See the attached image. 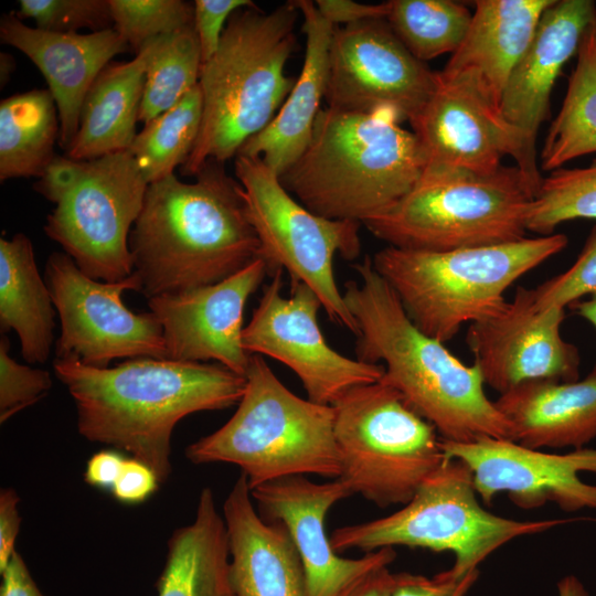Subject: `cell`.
Wrapping results in <instances>:
<instances>
[{"mask_svg":"<svg viewBox=\"0 0 596 596\" xmlns=\"http://www.w3.org/2000/svg\"><path fill=\"white\" fill-rule=\"evenodd\" d=\"M595 15L596 4L592 0H554L542 14L531 44L502 92L499 117L515 138V166L533 199L543 179L536 138L550 114L553 87L564 65L577 54Z\"/></svg>","mask_w":596,"mask_h":596,"instance_id":"18","label":"cell"},{"mask_svg":"<svg viewBox=\"0 0 596 596\" xmlns=\"http://www.w3.org/2000/svg\"><path fill=\"white\" fill-rule=\"evenodd\" d=\"M60 119L49 89H31L0 103V180L41 178L56 157Z\"/></svg>","mask_w":596,"mask_h":596,"instance_id":"30","label":"cell"},{"mask_svg":"<svg viewBox=\"0 0 596 596\" xmlns=\"http://www.w3.org/2000/svg\"><path fill=\"white\" fill-rule=\"evenodd\" d=\"M574 520L521 521L491 513L479 502L468 467L447 459L400 510L338 528L330 540L337 553L395 546L448 551L455 556L449 570L462 577L505 543Z\"/></svg>","mask_w":596,"mask_h":596,"instance_id":"9","label":"cell"},{"mask_svg":"<svg viewBox=\"0 0 596 596\" xmlns=\"http://www.w3.org/2000/svg\"><path fill=\"white\" fill-rule=\"evenodd\" d=\"M567 242L565 234L553 233L447 252L386 246L373 255L372 263L413 323L445 343L465 324L500 312L508 302L505 290L562 252Z\"/></svg>","mask_w":596,"mask_h":596,"instance_id":"6","label":"cell"},{"mask_svg":"<svg viewBox=\"0 0 596 596\" xmlns=\"http://www.w3.org/2000/svg\"><path fill=\"white\" fill-rule=\"evenodd\" d=\"M446 459L465 464L479 499L487 505L505 493L519 508L554 503L566 512L596 509V486L579 473H596V448L565 454L529 448L519 443L485 437L469 443L441 440Z\"/></svg>","mask_w":596,"mask_h":596,"instance_id":"16","label":"cell"},{"mask_svg":"<svg viewBox=\"0 0 596 596\" xmlns=\"http://www.w3.org/2000/svg\"><path fill=\"white\" fill-rule=\"evenodd\" d=\"M304 17L306 51L301 72L274 119L249 138L238 155L255 157L283 175L305 152L326 96L329 49L336 26L318 11L313 1L295 0Z\"/></svg>","mask_w":596,"mask_h":596,"instance_id":"25","label":"cell"},{"mask_svg":"<svg viewBox=\"0 0 596 596\" xmlns=\"http://www.w3.org/2000/svg\"><path fill=\"white\" fill-rule=\"evenodd\" d=\"M245 379L233 416L188 446L187 458L196 465H236L251 490L291 476L339 478L332 406L294 394L258 354L251 355Z\"/></svg>","mask_w":596,"mask_h":596,"instance_id":"7","label":"cell"},{"mask_svg":"<svg viewBox=\"0 0 596 596\" xmlns=\"http://www.w3.org/2000/svg\"><path fill=\"white\" fill-rule=\"evenodd\" d=\"M564 308H538L520 286L497 315L468 326L466 343L483 382L499 394L520 384L579 377L578 349L561 336Z\"/></svg>","mask_w":596,"mask_h":596,"instance_id":"17","label":"cell"},{"mask_svg":"<svg viewBox=\"0 0 596 596\" xmlns=\"http://www.w3.org/2000/svg\"><path fill=\"white\" fill-rule=\"evenodd\" d=\"M15 68L14 58L8 53L0 54V83L1 86L6 85L10 78L12 72Z\"/></svg>","mask_w":596,"mask_h":596,"instance_id":"50","label":"cell"},{"mask_svg":"<svg viewBox=\"0 0 596 596\" xmlns=\"http://www.w3.org/2000/svg\"><path fill=\"white\" fill-rule=\"evenodd\" d=\"M228 566L224 518L206 487L200 492L193 522L177 529L168 541L157 596H228Z\"/></svg>","mask_w":596,"mask_h":596,"instance_id":"28","label":"cell"},{"mask_svg":"<svg viewBox=\"0 0 596 596\" xmlns=\"http://www.w3.org/2000/svg\"><path fill=\"white\" fill-rule=\"evenodd\" d=\"M234 172L269 275L287 270L291 283L300 281L317 295L332 322L356 334L358 324L336 281L333 258L339 254L354 260L360 255L361 223L315 214L259 158L236 156Z\"/></svg>","mask_w":596,"mask_h":596,"instance_id":"12","label":"cell"},{"mask_svg":"<svg viewBox=\"0 0 596 596\" xmlns=\"http://www.w3.org/2000/svg\"><path fill=\"white\" fill-rule=\"evenodd\" d=\"M393 585L394 573L384 566L366 575L343 596H391Z\"/></svg>","mask_w":596,"mask_h":596,"instance_id":"47","label":"cell"},{"mask_svg":"<svg viewBox=\"0 0 596 596\" xmlns=\"http://www.w3.org/2000/svg\"><path fill=\"white\" fill-rule=\"evenodd\" d=\"M234 596H307L301 560L286 528L265 520L241 473L223 503Z\"/></svg>","mask_w":596,"mask_h":596,"instance_id":"24","label":"cell"},{"mask_svg":"<svg viewBox=\"0 0 596 596\" xmlns=\"http://www.w3.org/2000/svg\"><path fill=\"white\" fill-rule=\"evenodd\" d=\"M554 0H477L468 31L438 72L476 94L496 115L508 78ZM500 118V117H499Z\"/></svg>","mask_w":596,"mask_h":596,"instance_id":"22","label":"cell"},{"mask_svg":"<svg viewBox=\"0 0 596 596\" xmlns=\"http://www.w3.org/2000/svg\"><path fill=\"white\" fill-rule=\"evenodd\" d=\"M228 596H234V595H233L232 592H231V594H230Z\"/></svg>","mask_w":596,"mask_h":596,"instance_id":"51","label":"cell"},{"mask_svg":"<svg viewBox=\"0 0 596 596\" xmlns=\"http://www.w3.org/2000/svg\"><path fill=\"white\" fill-rule=\"evenodd\" d=\"M437 87V72L417 60L385 19L334 29L329 49L328 107L411 121Z\"/></svg>","mask_w":596,"mask_h":596,"instance_id":"15","label":"cell"},{"mask_svg":"<svg viewBox=\"0 0 596 596\" xmlns=\"http://www.w3.org/2000/svg\"><path fill=\"white\" fill-rule=\"evenodd\" d=\"M533 195L517 166L489 173L425 166L413 188L363 225L387 246L424 252L522 240Z\"/></svg>","mask_w":596,"mask_h":596,"instance_id":"8","label":"cell"},{"mask_svg":"<svg viewBox=\"0 0 596 596\" xmlns=\"http://www.w3.org/2000/svg\"><path fill=\"white\" fill-rule=\"evenodd\" d=\"M33 188L55 205L45 234L84 274L118 281L134 273L129 235L148 183L128 150L91 160L56 155Z\"/></svg>","mask_w":596,"mask_h":596,"instance_id":"10","label":"cell"},{"mask_svg":"<svg viewBox=\"0 0 596 596\" xmlns=\"http://www.w3.org/2000/svg\"><path fill=\"white\" fill-rule=\"evenodd\" d=\"M538 308H565L596 292V225L578 257L565 272L533 288Z\"/></svg>","mask_w":596,"mask_h":596,"instance_id":"39","label":"cell"},{"mask_svg":"<svg viewBox=\"0 0 596 596\" xmlns=\"http://www.w3.org/2000/svg\"><path fill=\"white\" fill-rule=\"evenodd\" d=\"M201 66L194 25L151 40L138 120L149 123L191 92Z\"/></svg>","mask_w":596,"mask_h":596,"instance_id":"34","label":"cell"},{"mask_svg":"<svg viewBox=\"0 0 596 596\" xmlns=\"http://www.w3.org/2000/svg\"><path fill=\"white\" fill-rule=\"evenodd\" d=\"M44 279L61 322L55 359L108 368L115 359L167 358L157 317L136 313L123 301L125 291L141 290L135 273L118 281L96 280L66 253L54 252L46 260Z\"/></svg>","mask_w":596,"mask_h":596,"instance_id":"13","label":"cell"},{"mask_svg":"<svg viewBox=\"0 0 596 596\" xmlns=\"http://www.w3.org/2000/svg\"><path fill=\"white\" fill-rule=\"evenodd\" d=\"M203 111L199 84L137 134L129 152L148 184L174 173L196 142Z\"/></svg>","mask_w":596,"mask_h":596,"instance_id":"32","label":"cell"},{"mask_svg":"<svg viewBox=\"0 0 596 596\" xmlns=\"http://www.w3.org/2000/svg\"><path fill=\"white\" fill-rule=\"evenodd\" d=\"M479 577V570L458 577L450 570L433 577L418 574H394L391 596H466Z\"/></svg>","mask_w":596,"mask_h":596,"instance_id":"41","label":"cell"},{"mask_svg":"<svg viewBox=\"0 0 596 596\" xmlns=\"http://www.w3.org/2000/svg\"><path fill=\"white\" fill-rule=\"evenodd\" d=\"M129 249L147 299L216 284L262 257L242 187L214 160L193 182L173 173L148 184Z\"/></svg>","mask_w":596,"mask_h":596,"instance_id":"3","label":"cell"},{"mask_svg":"<svg viewBox=\"0 0 596 596\" xmlns=\"http://www.w3.org/2000/svg\"><path fill=\"white\" fill-rule=\"evenodd\" d=\"M0 574V596H46L38 587L23 557L17 551Z\"/></svg>","mask_w":596,"mask_h":596,"instance_id":"46","label":"cell"},{"mask_svg":"<svg viewBox=\"0 0 596 596\" xmlns=\"http://www.w3.org/2000/svg\"><path fill=\"white\" fill-rule=\"evenodd\" d=\"M425 166L418 138L390 113L327 107L309 146L279 179L315 214L363 224L401 200Z\"/></svg>","mask_w":596,"mask_h":596,"instance_id":"4","label":"cell"},{"mask_svg":"<svg viewBox=\"0 0 596 596\" xmlns=\"http://www.w3.org/2000/svg\"><path fill=\"white\" fill-rule=\"evenodd\" d=\"M294 1L263 11H235L215 54L201 66L200 132L181 174L195 177L207 161L236 157L277 115L294 87L285 66L296 46Z\"/></svg>","mask_w":596,"mask_h":596,"instance_id":"5","label":"cell"},{"mask_svg":"<svg viewBox=\"0 0 596 596\" xmlns=\"http://www.w3.org/2000/svg\"><path fill=\"white\" fill-rule=\"evenodd\" d=\"M0 40L24 53L45 77L58 113V146L67 152L88 89L129 45L114 28L86 34L49 32L26 25L14 12L2 15Z\"/></svg>","mask_w":596,"mask_h":596,"instance_id":"21","label":"cell"},{"mask_svg":"<svg viewBox=\"0 0 596 596\" xmlns=\"http://www.w3.org/2000/svg\"><path fill=\"white\" fill-rule=\"evenodd\" d=\"M331 406L339 479L377 507L404 505L447 460L436 428L383 379L350 389Z\"/></svg>","mask_w":596,"mask_h":596,"instance_id":"11","label":"cell"},{"mask_svg":"<svg viewBox=\"0 0 596 596\" xmlns=\"http://www.w3.org/2000/svg\"><path fill=\"white\" fill-rule=\"evenodd\" d=\"M193 6L194 29L203 64L217 51L231 15L240 9L256 4L249 0H195Z\"/></svg>","mask_w":596,"mask_h":596,"instance_id":"40","label":"cell"},{"mask_svg":"<svg viewBox=\"0 0 596 596\" xmlns=\"http://www.w3.org/2000/svg\"><path fill=\"white\" fill-rule=\"evenodd\" d=\"M14 11L21 20L32 19L35 28L56 33L98 32L114 28L109 0H20Z\"/></svg>","mask_w":596,"mask_h":596,"instance_id":"37","label":"cell"},{"mask_svg":"<svg viewBox=\"0 0 596 596\" xmlns=\"http://www.w3.org/2000/svg\"><path fill=\"white\" fill-rule=\"evenodd\" d=\"M19 496L13 488L0 491V572L15 552V540L20 530L21 517L18 504Z\"/></svg>","mask_w":596,"mask_h":596,"instance_id":"44","label":"cell"},{"mask_svg":"<svg viewBox=\"0 0 596 596\" xmlns=\"http://www.w3.org/2000/svg\"><path fill=\"white\" fill-rule=\"evenodd\" d=\"M596 220V159L584 168H558L543 177L525 220L528 232L551 235L567 221Z\"/></svg>","mask_w":596,"mask_h":596,"instance_id":"35","label":"cell"},{"mask_svg":"<svg viewBox=\"0 0 596 596\" xmlns=\"http://www.w3.org/2000/svg\"><path fill=\"white\" fill-rule=\"evenodd\" d=\"M352 267L359 280H348L342 294L358 324L356 359L382 364V379L436 428L441 440H512V428L487 396L478 366L465 364L413 323L371 256Z\"/></svg>","mask_w":596,"mask_h":596,"instance_id":"2","label":"cell"},{"mask_svg":"<svg viewBox=\"0 0 596 596\" xmlns=\"http://www.w3.org/2000/svg\"><path fill=\"white\" fill-rule=\"evenodd\" d=\"M576 315L587 320L596 329V292L568 306Z\"/></svg>","mask_w":596,"mask_h":596,"instance_id":"48","label":"cell"},{"mask_svg":"<svg viewBox=\"0 0 596 596\" xmlns=\"http://www.w3.org/2000/svg\"><path fill=\"white\" fill-rule=\"evenodd\" d=\"M386 21L419 61L453 54L461 44L472 12L453 0H391Z\"/></svg>","mask_w":596,"mask_h":596,"instance_id":"33","label":"cell"},{"mask_svg":"<svg viewBox=\"0 0 596 596\" xmlns=\"http://www.w3.org/2000/svg\"><path fill=\"white\" fill-rule=\"evenodd\" d=\"M259 514L279 522L288 531L301 560L307 596H343L373 571L389 566L396 557L394 547L347 558L333 550L326 531L329 510L352 496L339 478L317 483L306 476H291L251 490Z\"/></svg>","mask_w":596,"mask_h":596,"instance_id":"19","label":"cell"},{"mask_svg":"<svg viewBox=\"0 0 596 596\" xmlns=\"http://www.w3.org/2000/svg\"><path fill=\"white\" fill-rule=\"evenodd\" d=\"M315 4L320 14L331 24L348 25L351 23L371 20L386 19L389 3L365 4L351 0H317Z\"/></svg>","mask_w":596,"mask_h":596,"instance_id":"43","label":"cell"},{"mask_svg":"<svg viewBox=\"0 0 596 596\" xmlns=\"http://www.w3.org/2000/svg\"><path fill=\"white\" fill-rule=\"evenodd\" d=\"M596 152V15L582 38L566 95L544 139L540 167L551 172Z\"/></svg>","mask_w":596,"mask_h":596,"instance_id":"31","label":"cell"},{"mask_svg":"<svg viewBox=\"0 0 596 596\" xmlns=\"http://www.w3.org/2000/svg\"><path fill=\"white\" fill-rule=\"evenodd\" d=\"M558 596H589L583 583L574 575H566L557 583Z\"/></svg>","mask_w":596,"mask_h":596,"instance_id":"49","label":"cell"},{"mask_svg":"<svg viewBox=\"0 0 596 596\" xmlns=\"http://www.w3.org/2000/svg\"><path fill=\"white\" fill-rule=\"evenodd\" d=\"M53 369L75 403L78 433L145 462L160 483L172 470L175 425L238 404L246 385L245 376L220 363L147 356L108 368L55 359Z\"/></svg>","mask_w":596,"mask_h":596,"instance_id":"1","label":"cell"},{"mask_svg":"<svg viewBox=\"0 0 596 596\" xmlns=\"http://www.w3.org/2000/svg\"><path fill=\"white\" fill-rule=\"evenodd\" d=\"M426 156V166L489 173L513 159L518 145L512 132L476 94L443 82L409 121Z\"/></svg>","mask_w":596,"mask_h":596,"instance_id":"23","label":"cell"},{"mask_svg":"<svg viewBox=\"0 0 596 596\" xmlns=\"http://www.w3.org/2000/svg\"><path fill=\"white\" fill-rule=\"evenodd\" d=\"M54 304L36 267L33 244L24 233L0 238V327L13 330L21 355L45 363L54 342Z\"/></svg>","mask_w":596,"mask_h":596,"instance_id":"29","label":"cell"},{"mask_svg":"<svg viewBox=\"0 0 596 596\" xmlns=\"http://www.w3.org/2000/svg\"><path fill=\"white\" fill-rule=\"evenodd\" d=\"M114 29L136 54L151 40L194 25L183 0H109Z\"/></svg>","mask_w":596,"mask_h":596,"instance_id":"36","label":"cell"},{"mask_svg":"<svg viewBox=\"0 0 596 596\" xmlns=\"http://www.w3.org/2000/svg\"><path fill=\"white\" fill-rule=\"evenodd\" d=\"M150 51L151 41L129 62L111 61L97 75L83 102L67 157L91 160L129 150L138 134Z\"/></svg>","mask_w":596,"mask_h":596,"instance_id":"27","label":"cell"},{"mask_svg":"<svg viewBox=\"0 0 596 596\" xmlns=\"http://www.w3.org/2000/svg\"><path fill=\"white\" fill-rule=\"evenodd\" d=\"M267 275L260 257L216 284L149 298L150 312L162 327L166 359L214 360L245 376L252 354L243 347L244 309Z\"/></svg>","mask_w":596,"mask_h":596,"instance_id":"20","label":"cell"},{"mask_svg":"<svg viewBox=\"0 0 596 596\" xmlns=\"http://www.w3.org/2000/svg\"><path fill=\"white\" fill-rule=\"evenodd\" d=\"M8 338L0 340V423L35 404L52 387L51 374L20 364L9 354Z\"/></svg>","mask_w":596,"mask_h":596,"instance_id":"38","label":"cell"},{"mask_svg":"<svg viewBox=\"0 0 596 596\" xmlns=\"http://www.w3.org/2000/svg\"><path fill=\"white\" fill-rule=\"evenodd\" d=\"M159 485L161 483L158 476L148 465L136 458L126 457L110 492L121 503L138 504L151 497Z\"/></svg>","mask_w":596,"mask_h":596,"instance_id":"42","label":"cell"},{"mask_svg":"<svg viewBox=\"0 0 596 596\" xmlns=\"http://www.w3.org/2000/svg\"><path fill=\"white\" fill-rule=\"evenodd\" d=\"M512 440L534 449H579L596 438V364L582 380L531 381L494 401Z\"/></svg>","mask_w":596,"mask_h":596,"instance_id":"26","label":"cell"},{"mask_svg":"<svg viewBox=\"0 0 596 596\" xmlns=\"http://www.w3.org/2000/svg\"><path fill=\"white\" fill-rule=\"evenodd\" d=\"M126 457L116 449H105L94 454L86 464L84 480L100 490L111 491Z\"/></svg>","mask_w":596,"mask_h":596,"instance_id":"45","label":"cell"},{"mask_svg":"<svg viewBox=\"0 0 596 596\" xmlns=\"http://www.w3.org/2000/svg\"><path fill=\"white\" fill-rule=\"evenodd\" d=\"M270 279L243 330L247 353L287 365L301 381L308 400L322 405H332L350 389L383 377L382 364L344 356L327 343L318 323L322 305L308 286L291 283L290 296L284 297L283 269Z\"/></svg>","mask_w":596,"mask_h":596,"instance_id":"14","label":"cell"}]
</instances>
